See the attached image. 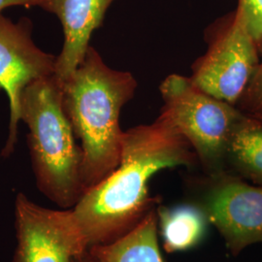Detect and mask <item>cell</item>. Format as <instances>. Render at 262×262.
<instances>
[{
  "instance_id": "cell-1",
  "label": "cell",
  "mask_w": 262,
  "mask_h": 262,
  "mask_svg": "<svg viewBox=\"0 0 262 262\" xmlns=\"http://www.w3.org/2000/svg\"><path fill=\"white\" fill-rule=\"evenodd\" d=\"M197 163L194 150L163 113L150 124L124 131L119 165L70 209L85 249L121 238L157 207L149 185L159 171Z\"/></svg>"
},
{
  "instance_id": "cell-2",
  "label": "cell",
  "mask_w": 262,
  "mask_h": 262,
  "mask_svg": "<svg viewBox=\"0 0 262 262\" xmlns=\"http://www.w3.org/2000/svg\"><path fill=\"white\" fill-rule=\"evenodd\" d=\"M60 85L63 108L83 151L86 190L120 163L124 136L120 115L133 98L137 81L130 72L110 68L90 46L82 63Z\"/></svg>"
},
{
  "instance_id": "cell-3",
  "label": "cell",
  "mask_w": 262,
  "mask_h": 262,
  "mask_svg": "<svg viewBox=\"0 0 262 262\" xmlns=\"http://www.w3.org/2000/svg\"><path fill=\"white\" fill-rule=\"evenodd\" d=\"M20 121L28 128L31 165L39 190L61 209H72L84 194L83 151L62 103L56 76L35 81L20 100Z\"/></svg>"
},
{
  "instance_id": "cell-4",
  "label": "cell",
  "mask_w": 262,
  "mask_h": 262,
  "mask_svg": "<svg viewBox=\"0 0 262 262\" xmlns=\"http://www.w3.org/2000/svg\"><path fill=\"white\" fill-rule=\"evenodd\" d=\"M159 91L163 100L161 113L189 143L207 175L226 171L228 141L243 113L203 92L189 77L171 74Z\"/></svg>"
},
{
  "instance_id": "cell-5",
  "label": "cell",
  "mask_w": 262,
  "mask_h": 262,
  "mask_svg": "<svg viewBox=\"0 0 262 262\" xmlns=\"http://www.w3.org/2000/svg\"><path fill=\"white\" fill-rule=\"evenodd\" d=\"M193 202L225 240L233 255L262 243V186L230 172L207 175Z\"/></svg>"
},
{
  "instance_id": "cell-6",
  "label": "cell",
  "mask_w": 262,
  "mask_h": 262,
  "mask_svg": "<svg viewBox=\"0 0 262 262\" xmlns=\"http://www.w3.org/2000/svg\"><path fill=\"white\" fill-rule=\"evenodd\" d=\"M258 44L235 12L189 78L208 94L236 106L260 60Z\"/></svg>"
},
{
  "instance_id": "cell-7",
  "label": "cell",
  "mask_w": 262,
  "mask_h": 262,
  "mask_svg": "<svg viewBox=\"0 0 262 262\" xmlns=\"http://www.w3.org/2000/svg\"><path fill=\"white\" fill-rule=\"evenodd\" d=\"M56 56L42 51L32 39V23L21 18L14 23L0 14V91L8 97V137L1 157L9 158L18 142L20 100L25 90L35 81L55 75Z\"/></svg>"
},
{
  "instance_id": "cell-8",
  "label": "cell",
  "mask_w": 262,
  "mask_h": 262,
  "mask_svg": "<svg viewBox=\"0 0 262 262\" xmlns=\"http://www.w3.org/2000/svg\"><path fill=\"white\" fill-rule=\"evenodd\" d=\"M15 229L13 262H72L76 255L88 251L70 209L40 206L21 192L15 199Z\"/></svg>"
},
{
  "instance_id": "cell-9",
  "label": "cell",
  "mask_w": 262,
  "mask_h": 262,
  "mask_svg": "<svg viewBox=\"0 0 262 262\" xmlns=\"http://www.w3.org/2000/svg\"><path fill=\"white\" fill-rule=\"evenodd\" d=\"M114 0H40L38 7L56 15L64 34L63 46L56 56L55 76L61 83L84 60L94 30L103 23Z\"/></svg>"
},
{
  "instance_id": "cell-10",
  "label": "cell",
  "mask_w": 262,
  "mask_h": 262,
  "mask_svg": "<svg viewBox=\"0 0 262 262\" xmlns=\"http://www.w3.org/2000/svg\"><path fill=\"white\" fill-rule=\"evenodd\" d=\"M89 252L97 262H164L159 245L158 206L126 234Z\"/></svg>"
},
{
  "instance_id": "cell-11",
  "label": "cell",
  "mask_w": 262,
  "mask_h": 262,
  "mask_svg": "<svg viewBox=\"0 0 262 262\" xmlns=\"http://www.w3.org/2000/svg\"><path fill=\"white\" fill-rule=\"evenodd\" d=\"M225 170L262 186V122L244 114L225 154Z\"/></svg>"
},
{
  "instance_id": "cell-12",
  "label": "cell",
  "mask_w": 262,
  "mask_h": 262,
  "mask_svg": "<svg viewBox=\"0 0 262 262\" xmlns=\"http://www.w3.org/2000/svg\"><path fill=\"white\" fill-rule=\"evenodd\" d=\"M159 227L167 253L195 248L204 239L209 224L203 211L194 203L158 207Z\"/></svg>"
},
{
  "instance_id": "cell-13",
  "label": "cell",
  "mask_w": 262,
  "mask_h": 262,
  "mask_svg": "<svg viewBox=\"0 0 262 262\" xmlns=\"http://www.w3.org/2000/svg\"><path fill=\"white\" fill-rule=\"evenodd\" d=\"M259 52L258 66L236 107L245 115L262 122V42L259 45Z\"/></svg>"
},
{
  "instance_id": "cell-14",
  "label": "cell",
  "mask_w": 262,
  "mask_h": 262,
  "mask_svg": "<svg viewBox=\"0 0 262 262\" xmlns=\"http://www.w3.org/2000/svg\"><path fill=\"white\" fill-rule=\"evenodd\" d=\"M236 14L259 46L262 42V0H239Z\"/></svg>"
},
{
  "instance_id": "cell-15",
  "label": "cell",
  "mask_w": 262,
  "mask_h": 262,
  "mask_svg": "<svg viewBox=\"0 0 262 262\" xmlns=\"http://www.w3.org/2000/svg\"><path fill=\"white\" fill-rule=\"evenodd\" d=\"M40 0H0V14L2 10L12 6H24L27 8L39 5Z\"/></svg>"
},
{
  "instance_id": "cell-16",
  "label": "cell",
  "mask_w": 262,
  "mask_h": 262,
  "mask_svg": "<svg viewBox=\"0 0 262 262\" xmlns=\"http://www.w3.org/2000/svg\"><path fill=\"white\" fill-rule=\"evenodd\" d=\"M72 262H97V260L94 258V255L88 250L84 253L76 255Z\"/></svg>"
},
{
  "instance_id": "cell-17",
  "label": "cell",
  "mask_w": 262,
  "mask_h": 262,
  "mask_svg": "<svg viewBox=\"0 0 262 262\" xmlns=\"http://www.w3.org/2000/svg\"><path fill=\"white\" fill-rule=\"evenodd\" d=\"M260 122H261V121H260Z\"/></svg>"
}]
</instances>
